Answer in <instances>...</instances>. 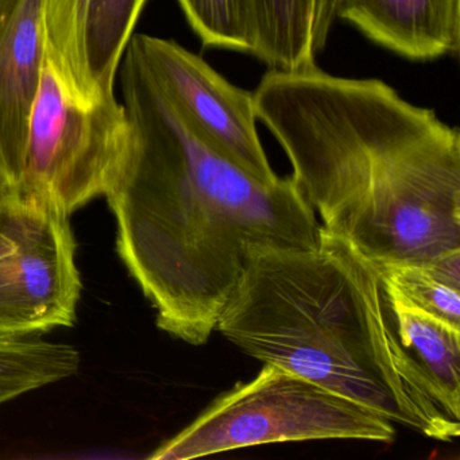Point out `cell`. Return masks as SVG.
Masks as SVG:
<instances>
[{"instance_id": "2e32d148", "label": "cell", "mask_w": 460, "mask_h": 460, "mask_svg": "<svg viewBox=\"0 0 460 460\" xmlns=\"http://www.w3.org/2000/svg\"><path fill=\"white\" fill-rule=\"evenodd\" d=\"M179 4L204 47L252 55L249 0H179Z\"/></svg>"}, {"instance_id": "9a60e30c", "label": "cell", "mask_w": 460, "mask_h": 460, "mask_svg": "<svg viewBox=\"0 0 460 460\" xmlns=\"http://www.w3.org/2000/svg\"><path fill=\"white\" fill-rule=\"evenodd\" d=\"M88 0H44L47 58L64 82L83 99L101 98L90 76L84 52Z\"/></svg>"}, {"instance_id": "8fae6325", "label": "cell", "mask_w": 460, "mask_h": 460, "mask_svg": "<svg viewBox=\"0 0 460 460\" xmlns=\"http://www.w3.org/2000/svg\"><path fill=\"white\" fill-rule=\"evenodd\" d=\"M385 284L398 338L428 393L447 416L460 421V328L417 308L386 279Z\"/></svg>"}, {"instance_id": "9c48e42d", "label": "cell", "mask_w": 460, "mask_h": 460, "mask_svg": "<svg viewBox=\"0 0 460 460\" xmlns=\"http://www.w3.org/2000/svg\"><path fill=\"white\" fill-rule=\"evenodd\" d=\"M330 6L333 20L408 60L459 53L460 0H330Z\"/></svg>"}, {"instance_id": "6da1fadb", "label": "cell", "mask_w": 460, "mask_h": 460, "mask_svg": "<svg viewBox=\"0 0 460 460\" xmlns=\"http://www.w3.org/2000/svg\"><path fill=\"white\" fill-rule=\"evenodd\" d=\"M119 69L130 141L104 193L118 254L155 306L158 327L201 346L217 331L249 250L311 249L320 225L292 177L261 181L206 141L130 45Z\"/></svg>"}, {"instance_id": "4fadbf2b", "label": "cell", "mask_w": 460, "mask_h": 460, "mask_svg": "<svg viewBox=\"0 0 460 460\" xmlns=\"http://www.w3.org/2000/svg\"><path fill=\"white\" fill-rule=\"evenodd\" d=\"M147 0H88L84 52L88 76L99 95L115 93L120 61Z\"/></svg>"}, {"instance_id": "8992f818", "label": "cell", "mask_w": 460, "mask_h": 460, "mask_svg": "<svg viewBox=\"0 0 460 460\" xmlns=\"http://www.w3.org/2000/svg\"><path fill=\"white\" fill-rule=\"evenodd\" d=\"M69 217L50 196L0 190V333L29 336L76 322L82 279Z\"/></svg>"}, {"instance_id": "5bb4252c", "label": "cell", "mask_w": 460, "mask_h": 460, "mask_svg": "<svg viewBox=\"0 0 460 460\" xmlns=\"http://www.w3.org/2000/svg\"><path fill=\"white\" fill-rule=\"evenodd\" d=\"M379 270L409 303L460 328V250L430 262L382 266Z\"/></svg>"}, {"instance_id": "52a82bcc", "label": "cell", "mask_w": 460, "mask_h": 460, "mask_svg": "<svg viewBox=\"0 0 460 460\" xmlns=\"http://www.w3.org/2000/svg\"><path fill=\"white\" fill-rule=\"evenodd\" d=\"M128 45L182 117L215 149L261 181L279 179L258 136L252 93L231 84L172 40L133 34Z\"/></svg>"}, {"instance_id": "3957f363", "label": "cell", "mask_w": 460, "mask_h": 460, "mask_svg": "<svg viewBox=\"0 0 460 460\" xmlns=\"http://www.w3.org/2000/svg\"><path fill=\"white\" fill-rule=\"evenodd\" d=\"M217 330L279 366L420 435L459 438L401 343L378 266L320 226L303 247L257 246Z\"/></svg>"}, {"instance_id": "277c9868", "label": "cell", "mask_w": 460, "mask_h": 460, "mask_svg": "<svg viewBox=\"0 0 460 460\" xmlns=\"http://www.w3.org/2000/svg\"><path fill=\"white\" fill-rule=\"evenodd\" d=\"M395 424L304 376L265 365L255 378L217 397L150 459L185 460L284 441L365 440L392 444Z\"/></svg>"}, {"instance_id": "ba28073f", "label": "cell", "mask_w": 460, "mask_h": 460, "mask_svg": "<svg viewBox=\"0 0 460 460\" xmlns=\"http://www.w3.org/2000/svg\"><path fill=\"white\" fill-rule=\"evenodd\" d=\"M47 60L44 0H0V182H20Z\"/></svg>"}, {"instance_id": "7c38bea8", "label": "cell", "mask_w": 460, "mask_h": 460, "mask_svg": "<svg viewBox=\"0 0 460 460\" xmlns=\"http://www.w3.org/2000/svg\"><path fill=\"white\" fill-rule=\"evenodd\" d=\"M79 368L80 354L74 346L0 333V405L69 378Z\"/></svg>"}, {"instance_id": "7a4b0ae2", "label": "cell", "mask_w": 460, "mask_h": 460, "mask_svg": "<svg viewBox=\"0 0 460 460\" xmlns=\"http://www.w3.org/2000/svg\"><path fill=\"white\" fill-rule=\"evenodd\" d=\"M252 98L323 228L379 268L460 250V133L433 110L316 66L270 69Z\"/></svg>"}, {"instance_id": "e0dca14e", "label": "cell", "mask_w": 460, "mask_h": 460, "mask_svg": "<svg viewBox=\"0 0 460 460\" xmlns=\"http://www.w3.org/2000/svg\"><path fill=\"white\" fill-rule=\"evenodd\" d=\"M4 188H7V187H4V185L2 184V182H0V190H4Z\"/></svg>"}, {"instance_id": "30bf717a", "label": "cell", "mask_w": 460, "mask_h": 460, "mask_svg": "<svg viewBox=\"0 0 460 460\" xmlns=\"http://www.w3.org/2000/svg\"><path fill=\"white\" fill-rule=\"evenodd\" d=\"M252 52L270 69L316 66L332 26L330 0H249Z\"/></svg>"}, {"instance_id": "5b68a950", "label": "cell", "mask_w": 460, "mask_h": 460, "mask_svg": "<svg viewBox=\"0 0 460 460\" xmlns=\"http://www.w3.org/2000/svg\"><path fill=\"white\" fill-rule=\"evenodd\" d=\"M128 141L130 122L115 93L83 99L47 58L14 188L50 196L72 214L104 196Z\"/></svg>"}]
</instances>
